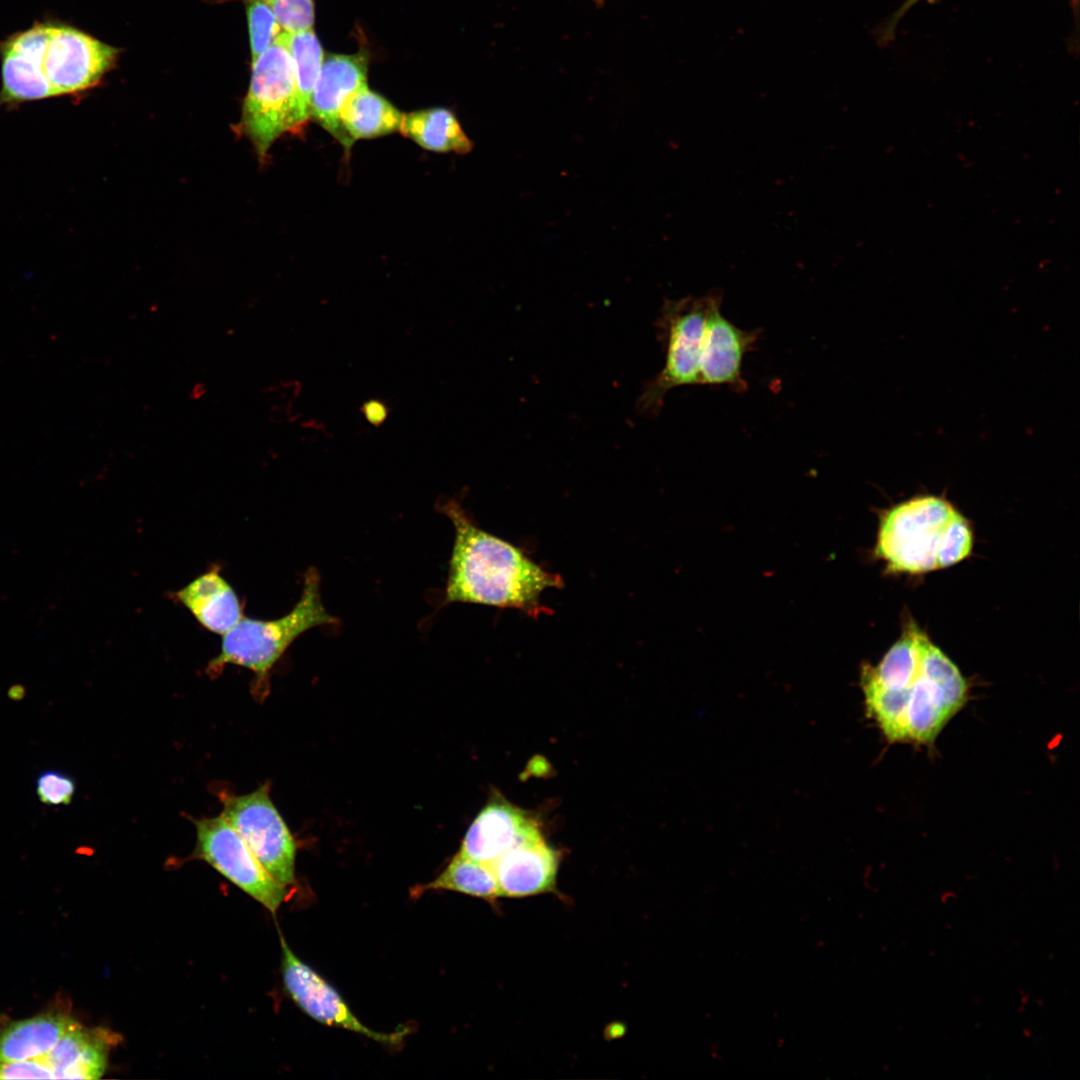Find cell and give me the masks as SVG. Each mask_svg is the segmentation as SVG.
I'll use <instances>...</instances> for the list:
<instances>
[{
    "label": "cell",
    "instance_id": "1",
    "mask_svg": "<svg viewBox=\"0 0 1080 1080\" xmlns=\"http://www.w3.org/2000/svg\"><path fill=\"white\" fill-rule=\"evenodd\" d=\"M867 715L891 743L930 744L968 699L958 667L910 619L879 663L863 664Z\"/></svg>",
    "mask_w": 1080,
    "mask_h": 1080
},
{
    "label": "cell",
    "instance_id": "2",
    "mask_svg": "<svg viewBox=\"0 0 1080 1080\" xmlns=\"http://www.w3.org/2000/svg\"><path fill=\"white\" fill-rule=\"evenodd\" d=\"M454 528L442 605L470 603L520 610L537 617L551 613L542 593L561 588L560 575L535 563L519 547L479 527L455 499L437 504Z\"/></svg>",
    "mask_w": 1080,
    "mask_h": 1080
},
{
    "label": "cell",
    "instance_id": "3",
    "mask_svg": "<svg viewBox=\"0 0 1080 1080\" xmlns=\"http://www.w3.org/2000/svg\"><path fill=\"white\" fill-rule=\"evenodd\" d=\"M972 548L968 520L947 500L925 495L881 514L874 553L888 571L919 574L954 565Z\"/></svg>",
    "mask_w": 1080,
    "mask_h": 1080
},
{
    "label": "cell",
    "instance_id": "4",
    "mask_svg": "<svg viewBox=\"0 0 1080 1080\" xmlns=\"http://www.w3.org/2000/svg\"><path fill=\"white\" fill-rule=\"evenodd\" d=\"M338 619L326 610L320 592V575L315 567L307 569L300 598L285 615L271 620L242 619L226 634L220 651L207 667L218 674L226 665L246 668L255 675L257 689H264L270 672L291 644L308 630L336 625Z\"/></svg>",
    "mask_w": 1080,
    "mask_h": 1080
},
{
    "label": "cell",
    "instance_id": "5",
    "mask_svg": "<svg viewBox=\"0 0 1080 1080\" xmlns=\"http://www.w3.org/2000/svg\"><path fill=\"white\" fill-rule=\"evenodd\" d=\"M296 79L286 33L252 64V76L244 100L240 128L264 158L282 134L296 131Z\"/></svg>",
    "mask_w": 1080,
    "mask_h": 1080
},
{
    "label": "cell",
    "instance_id": "6",
    "mask_svg": "<svg viewBox=\"0 0 1080 1080\" xmlns=\"http://www.w3.org/2000/svg\"><path fill=\"white\" fill-rule=\"evenodd\" d=\"M713 295L667 300L657 321L664 345V365L644 386L638 409L656 415L666 394L677 387L699 385L706 319Z\"/></svg>",
    "mask_w": 1080,
    "mask_h": 1080
},
{
    "label": "cell",
    "instance_id": "7",
    "mask_svg": "<svg viewBox=\"0 0 1080 1080\" xmlns=\"http://www.w3.org/2000/svg\"><path fill=\"white\" fill-rule=\"evenodd\" d=\"M221 815L242 837L267 872L284 886L295 882L296 843L264 784L222 799Z\"/></svg>",
    "mask_w": 1080,
    "mask_h": 1080
},
{
    "label": "cell",
    "instance_id": "8",
    "mask_svg": "<svg viewBox=\"0 0 1080 1080\" xmlns=\"http://www.w3.org/2000/svg\"><path fill=\"white\" fill-rule=\"evenodd\" d=\"M194 855L211 865L270 912L285 900L286 886L263 867L249 846L222 815L195 822Z\"/></svg>",
    "mask_w": 1080,
    "mask_h": 1080
},
{
    "label": "cell",
    "instance_id": "9",
    "mask_svg": "<svg viewBox=\"0 0 1080 1080\" xmlns=\"http://www.w3.org/2000/svg\"><path fill=\"white\" fill-rule=\"evenodd\" d=\"M281 973L286 992L309 1017L327 1026L346 1029L388 1046L399 1045L408 1029L374 1031L352 1013L341 995L291 950L281 936Z\"/></svg>",
    "mask_w": 1080,
    "mask_h": 1080
},
{
    "label": "cell",
    "instance_id": "10",
    "mask_svg": "<svg viewBox=\"0 0 1080 1080\" xmlns=\"http://www.w3.org/2000/svg\"><path fill=\"white\" fill-rule=\"evenodd\" d=\"M120 50L71 26L51 24L43 70L54 96L97 84L115 64Z\"/></svg>",
    "mask_w": 1080,
    "mask_h": 1080
},
{
    "label": "cell",
    "instance_id": "11",
    "mask_svg": "<svg viewBox=\"0 0 1080 1080\" xmlns=\"http://www.w3.org/2000/svg\"><path fill=\"white\" fill-rule=\"evenodd\" d=\"M760 329L744 330L721 312V298L713 295L706 319L704 343L699 367V385L727 386L745 392L742 364L760 338Z\"/></svg>",
    "mask_w": 1080,
    "mask_h": 1080
},
{
    "label": "cell",
    "instance_id": "12",
    "mask_svg": "<svg viewBox=\"0 0 1080 1080\" xmlns=\"http://www.w3.org/2000/svg\"><path fill=\"white\" fill-rule=\"evenodd\" d=\"M540 836L532 817L494 793L468 828L459 853L492 864L508 850Z\"/></svg>",
    "mask_w": 1080,
    "mask_h": 1080
},
{
    "label": "cell",
    "instance_id": "13",
    "mask_svg": "<svg viewBox=\"0 0 1080 1080\" xmlns=\"http://www.w3.org/2000/svg\"><path fill=\"white\" fill-rule=\"evenodd\" d=\"M367 57L363 53L324 57L310 101V118L316 120L350 152L354 142L344 130L340 111L346 100L367 85Z\"/></svg>",
    "mask_w": 1080,
    "mask_h": 1080
},
{
    "label": "cell",
    "instance_id": "14",
    "mask_svg": "<svg viewBox=\"0 0 1080 1080\" xmlns=\"http://www.w3.org/2000/svg\"><path fill=\"white\" fill-rule=\"evenodd\" d=\"M559 853L540 836L520 844L492 863L502 897L523 898L554 891Z\"/></svg>",
    "mask_w": 1080,
    "mask_h": 1080
},
{
    "label": "cell",
    "instance_id": "15",
    "mask_svg": "<svg viewBox=\"0 0 1080 1080\" xmlns=\"http://www.w3.org/2000/svg\"><path fill=\"white\" fill-rule=\"evenodd\" d=\"M173 599L204 629L222 636L244 616L239 596L218 566L211 567L175 591Z\"/></svg>",
    "mask_w": 1080,
    "mask_h": 1080
},
{
    "label": "cell",
    "instance_id": "16",
    "mask_svg": "<svg viewBox=\"0 0 1080 1080\" xmlns=\"http://www.w3.org/2000/svg\"><path fill=\"white\" fill-rule=\"evenodd\" d=\"M47 46L8 39L1 46L0 103H19L54 96L43 70Z\"/></svg>",
    "mask_w": 1080,
    "mask_h": 1080
},
{
    "label": "cell",
    "instance_id": "17",
    "mask_svg": "<svg viewBox=\"0 0 1080 1080\" xmlns=\"http://www.w3.org/2000/svg\"><path fill=\"white\" fill-rule=\"evenodd\" d=\"M107 1032L77 1024L43 1058L53 1079H99L105 1073L110 1048Z\"/></svg>",
    "mask_w": 1080,
    "mask_h": 1080
},
{
    "label": "cell",
    "instance_id": "18",
    "mask_svg": "<svg viewBox=\"0 0 1080 1080\" xmlns=\"http://www.w3.org/2000/svg\"><path fill=\"white\" fill-rule=\"evenodd\" d=\"M78 1024L65 1014H43L10 1023L0 1033V1061L42 1058Z\"/></svg>",
    "mask_w": 1080,
    "mask_h": 1080
},
{
    "label": "cell",
    "instance_id": "19",
    "mask_svg": "<svg viewBox=\"0 0 1080 1080\" xmlns=\"http://www.w3.org/2000/svg\"><path fill=\"white\" fill-rule=\"evenodd\" d=\"M399 131L429 151L464 154L472 149V142L458 119L445 108H428L403 114Z\"/></svg>",
    "mask_w": 1080,
    "mask_h": 1080
},
{
    "label": "cell",
    "instance_id": "20",
    "mask_svg": "<svg viewBox=\"0 0 1080 1080\" xmlns=\"http://www.w3.org/2000/svg\"><path fill=\"white\" fill-rule=\"evenodd\" d=\"M403 113L367 85L352 94L340 111L341 124L355 143L399 131Z\"/></svg>",
    "mask_w": 1080,
    "mask_h": 1080
},
{
    "label": "cell",
    "instance_id": "21",
    "mask_svg": "<svg viewBox=\"0 0 1080 1080\" xmlns=\"http://www.w3.org/2000/svg\"><path fill=\"white\" fill-rule=\"evenodd\" d=\"M419 889L451 890L491 903L502 897L492 864L472 859L459 852L441 874Z\"/></svg>",
    "mask_w": 1080,
    "mask_h": 1080
},
{
    "label": "cell",
    "instance_id": "22",
    "mask_svg": "<svg viewBox=\"0 0 1080 1080\" xmlns=\"http://www.w3.org/2000/svg\"><path fill=\"white\" fill-rule=\"evenodd\" d=\"M286 39L295 69L297 130L310 119L311 95L322 67L324 52L313 29L294 34L286 33Z\"/></svg>",
    "mask_w": 1080,
    "mask_h": 1080
},
{
    "label": "cell",
    "instance_id": "23",
    "mask_svg": "<svg viewBox=\"0 0 1080 1080\" xmlns=\"http://www.w3.org/2000/svg\"><path fill=\"white\" fill-rule=\"evenodd\" d=\"M252 64L283 32L271 9L260 0H246Z\"/></svg>",
    "mask_w": 1080,
    "mask_h": 1080
},
{
    "label": "cell",
    "instance_id": "24",
    "mask_svg": "<svg viewBox=\"0 0 1080 1080\" xmlns=\"http://www.w3.org/2000/svg\"><path fill=\"white\" fill-rule=\"evenodd\" d=\"M273 12L282 31L294 34L313 29V0H260Z\"/></svg>",
    "mask_w": 1080,
    "mask_h": 1080
},
{
    "label": "cell",
    "instance_id": "25",
    "mask_svg": "<svg viewBox=\"0 0 1080 1080\" xmlns=\"http://www.w3.org/2000/svg\"><path fill=\"white\" fill-rule=\"evenodd\" d=\"M75 791L74 779L59 770H45L36 780V794L40 802L50 807L71 804Z\"/></svg>",
    "mask_w": 1080,
    "mask_h": 1080
},
{
    "label": "cell",
    "instance_id": "26",
    "mask_svg": "<svg viewBox=\"0 0 1080 1080\" xmlns=\"http://www.w3.org/2000/svg\"><path fill=\"white\" fill-rule=\"evenodd\" d=\"M53 1079L46 1060L42 1058L19 1061H0V1079Z\"/></svg>",
    "mask_w": 1080,
    "mask_h": 1080
},
{
    "label": "cell",
    "instance_id": "27",
    "mask_svg": "<svg viewBox=\"0 0 1080 1080\" xmlns=\"http://www.w3.org/2000/svg\"><path fill=\"white\" fill-rule=\"evenodd\" d=\"M361 411L366 421L374 426H379L384 423L388 415V409L386 405L380 400H368L366 401Z\"/></svg>",
    "mask_w": 1080,
    "mask_h": 1080
},
{
    "label": "cell",
    "instance_id": "28",
    "mask_svg": "<svg viewBox=\"0 0 1080 1080\" xmlns=\"http://www.w3.org/2000/svg\"><path fill=\"white\" fill-rule=\"evenodd\" d=\"M921 1H923V0H907L904 3V5L899 9V11L896 13V16L894 17V21H897L898 18H900L911 6H913L917 2H921ZM926 1L931 2L933 0H926Z\"/></svg>",
    "mask_w": 1080,
    "mask_h": 1080
},
{
    "label": "cell",
    "instance_id": "29",
    "mask_svg": "<svg viewBox=\"0 0 1080 1080\" xmlns=\"http://www.w3.org/2000/svg\"><path fill=\"white\" fill-rule=\"evenodd\" d=\"M592 1H594L597 5H601L602 2H603V0H592Z\"/></svg>",
    "mask_w": 1080,
    "mask_h": 1080
}]
</instances>
